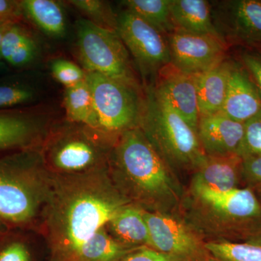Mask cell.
I'll use <instances>...</instances> for the list:
<instances>
[{"label": "cell", "instance_id": "cell-1", "mask_svg": "<svg viewBox=\"0 0 261 261\" xmlns=\"http://www.w3.org/2000/svg\"><path fill=\"white\" fill-rule=\"evenodd\" d=\"M46 226L57 261H66L130 203L106 167L58 178L48 191Z\"/></svg>", "mask_w": 261, "mask_h": 261}, {"label": "cell", "instance_id": "cell-2", "mask_svg": "<svg viewBox=\"0 0 261 261\" xmlns=\"http://www.w3.org/2000/svg\"><path fill=\"white\" fill-rule=\"evenodd\" d=\"M108 162L113 181L130 203L148 212L179 215L185 190L140 127L118 137Z\"/></svg>", "mask_w": 261, "mask_h": 261}, {"label": "cell", "instance_id": "cell-3", "mask_svg": "<svg viewBox=\"0 0 261 261\" xmlns=\"http://www.w3.org/2000/svg\"><path fill=\"white\" fill-rule=\"evenodd\" d=\"M179 216L205 242H246L261 231V205L247 187L221 192L190 183Z\"/></svg>", "mask_w": 261, "mask_h": 261}, {"label": "cell", "instance_id": "cell-4", "mask_svg": "<svg viewBox=\"0 0 261 261\" xmlns=\"http://www.w3.org/2000/svg\"><path fill=\"white\" fill-rule=\"evenodd\" d=\"M139 127L177 176L193 173L206 159L197 130L152 85L143 92Z\"/></svg>", "mask_w": 261, "mask_h": 261}, {"label": "cell", "instance_id": "cell-5", "mask_svg": "<svg viewBox=\"0 0 261 261\" xmlns=\"http://www.w3.org/2000/svg\"><path fill=\"white\" fill-rule=\"evenodd\" d=\"M72 124L48 135L43 146L44 162L65 175L106 167L114 142L98 130Z\"/></svg>", "mask_w": 261, "mask_h": 261}, {"label": "cell", "instance_id": "cell-6", "mask_svg": "<svg viewBox=\"0 0 261 261\" xmlns=\"http://www.w3.org/2000/svg\"><path fill=\"white\" fill-rule=\"evenodd\" d=\"M77 53L85 72L99 73L142 90L129 53L118 33L82 18L77 23Z\"/></svg>", "mask_w": 261, "mask_h": 261}, {"label": "cell", "instance_id": "cell-7", "mask_svg": "<svg viewBox=\"0 0 261 261\" xmlns=\"http://www.w3.org/2000/svg\"><path fill=\"white\" fill-rule=\"evenodd\" d=\"M98 121V132L116 143L122 134L139 126L143 92L99 73L86 72Z\"/></svg>", "mask_w": 261, "mask_h": 261}, {"label": "cell", "instance_id": "cell-8", "mask_svg": "<svg viewBox=\"0 0 261 261\" xmlns=\"http://www.w3.org/2000/svg\"><path fill=\"white\" fill-rule=\"evenodd\" d=\"M117 33L143 77L154 76L171 63L166 35L125 10L118 15Z\"/></svg>", "mask_w": 261, "mask_h": 261}, {"label": "cell", "instance_id": "cell-9", "mask_svg": "<svg viewBox=\"0 0 261 261\" xmlns=\"http://www.w3.org/2000/svg\"><path fill=\"white\" fill-rule=\"evenodd\" d=\"M15 160L0 161V217L20 224L34 217L49 190H43L46 189L32 178L34 171L20 167Z\"/></svg>", "mask_w": 261, "mask_h": 261}, {"label": "cell", "instance_id": "cell-10", "mask_svg": "<svg viewBox=\"0 0 261 261\" xmlns=\"http://www.w3.org/2000/svg\"><path fill=\"white\" fill-rule=\"evenodd\" d=\"M149 247L185 261H203L211 255L205 240L179 215L145 211Z\"/></svg>", "mask_w": 261, "mask_h": 261}, {"label": "cell", "instance_id": "cell-11", "mask_svg": "<svg viewBox=\"0 0 261 261\" xmlns=\"http://www.w3.org/2000/svg\"><path fill=\"white\" fill-rule=\"evenodd\" d=\"M211 8L216 31L228 47L261 50L260 0L211 2Z\"/></svg>", "mask_w": 261, "mask_h": 261}, {"label": "cell", "instance_id": "cell-12", "mask_svg": "<svg viewBox=\"0 0 261 261\" xmlns=\"http://www.w3.org/2000/svg\"><path fill=\"white\" fill-rule=\"evenodd\" d=\"M166 37L171 63L186 73L200 74L227 58L228 46L217 36L175 29Z\"/></svg>", "mask_w": 261, "mask_h": 261}, {"label": "cell", "instance_id": "cell-13", "mask_svg": "<svg viewBox=\"0 0 261 261\" xmlns=\"http://www.w3.org/2000/svg\"><path fill=\"white\" fill-rule=\"evenodd\" d=\"M30 108L0 110V151L32 149L49 135L50 116Z\"/></svg>", "mask_w": 261, "mask_h": 261}, {"label": "cell", "instance_id": "cell-14", "mask_svg": "<svg viewBox=\"0 0 261 261\" xmlns=\"http://www.w3.org/2000/svg\"><path fill=\"white\" fill-rule=\"evenodd\" d=\"M197 75L178 69L170 63L160 70L152 85L154 91L196 130L200 118Z\"/></svg>", "mask_w": 261, "mask_h": 261}, {"label": "cell", "instance_id": "cell-15", "mask_svg": "<svg viewBox=\"0 0 261 261\" xmlns=\"http://www.w3.org/2000/svg\"><path fill=\"white\" fill-rule=\"evenodd\" d=\"M197 135L207 156H241L245 123L235 121L221 112L200 116Z\"/></svg>", "mask_w": 261, "mask_h": 261}, {"label": "cell", "instance_id": "cell-16", "mask_svg": "<svg viewBox=\"0 0 261 261\" xmlns=\"http://www.w3.org/2000/svg\"><path fill=\"white\" fill-rule=\"evenodd\" d=\"M261 111V94L240 63L233 64L221 113L245 123Z\"/></svg>", "mask_w": 261, "mask_h": 261}, {"label": "cell", "instance_id": "cell-17", "mask_svg": "<svg viewBox=\"0 0 261 261\" xmlns=\"http://www.w3.org/2000/svg\"><path fill=\"white\" fill-rule=\"evenodd\" d=\"M243 159L239 154L207 156L192 173L190 183L216 192H228L243 184Z\"/></svg>", "mask_w": 261, "mask_h": 261}, {"label": "cell", "instance_id": "cell-18", "mask_svg": "<svg viewBox=\"0 0 261 261\" xmlns=\"http://www.w3.org/2000/svg\"><path fill=\"white\" fill-rule=\"evenodd\" d=\"M234 62L228 58L197 75V99L200 116L221 112Z\"/></svg>", "mask_w": 261, "mask_h": 261}, {"label": "cell", "instance_id": "cell-19", "mask_svg": "<svg viewBox=\"0 0 261 261\" xmlns=\"http://www.w3.org/2000/svg\"><path fill=\"white\" fill-rule=\"evenodd\" d=\"M107 227L118 243L132 248L149 247L148 226L145 210L133 203L122 207L108 223Z\"/></svg>", "mask_w": 261, "mask_h": 261}, {"label": "cell", "instance_id": "cell-20", "mask_svg": "<svg viewBox=\"0 0 261 261\" xmlns=\"http://www.w3.org/2000/svg\"><path fill=\"white\" fill-rule=\"evenodd\" d=\"M170 11L175 29L220 37L213 20L211 2L171 0Z\"/></svg>", "mask_w": 261, "mask_h": 261}, {"label": "cell", "instance_id": "cell-21", "mask_svg": "<svg viewBox=\"0 0 261 261\" xmlns=\"http://www.w3.org/2000/svg\"><path fill=\"white\" fill-rule=\"evenodd\" d=\"M118 243L108 232L99 229L66 261H119L137 249Z\"/></svg>", "mask_w": 261, "mask_h": 261}, {"label": "cell", "instance_id": "cell-22", "mask_svg": "<svg viewBox=\"0 0 261 261\" xmlns=\"http://www.w3.org/2000/svg\"><path fill=\"white\" fill-rule=\"evenodd\" d=\"M24 16L51 37L64 35L66 23L61 5L53 0H22Z\"/></svg>", "mask_w": 261, "mask_h": 261}, {"label": "cell", "instance_id": "cell-23", "mask_svg": "<svg viewBox=\"0 0 261 261\" xmlns=\"http://www.w3.org/2000/svg\"><path fill=\"white\" fill-rule=\"evenodd\" d=\"M63 105L68 121L98 130L93 99L85 80L74 87L65 88Z\"/></svg>", "mask_w": 261, "mask_h": 261}, {"label": "cell", "instance_id": "cell-24", "mask_svg": "<svg viewBox=\"0 0 261 261\" xmlns=\"http://www.w3.org/2000/svg\"><path fill=\"white\" fill-rule=\"evenodd\" d=\"M171 0H126V10L137 15L165 35L175 30L170 11Z\"/></svg>", "mask_w": 261, "mask_h": 261}, {"label": "cell", "instance_id": "cell-25", "mask_svg": "<svg viewBox=\"0 0 261 261\" xmlns=\"http://www.w3.org/2000/svg\"><path fill=\"white\" fill-rule=\"evenodd\" d=\"M205 247L219 261H261V246L247 242H206Z\"/></svg>", "mask_w": 261, "mask_h": 261}, {"label": "cell", "instance_id": "cell-26", "mask_svg": "<svg viewBox=\"0 0 261 261\" xmlns=\"http://www.w3.org/2000/svg\"><path fill=\"white\" fill-rule=\"evenodd\" d=\"M39 97V90L20 81L0 82V110L25 108Z\"/></svg>", "mask_w": 261, "mask_h": 261}, {"label": "cell", "instance_id": "cell-27", "mask_svg": "<svg viewBox=\"0 0 261 261\" xmlns=\"http://www.w3.org/2000/svg\"><path fill=\"white\" fill-rule=\"evenodd\" d=\"M84 13L87 19L101 28L117 32L118 16L108 3L100 0H71L68 2Z\"/></svg>", "mask_w": 261, "mask_h": 261}, {"label": "cell", "instance_id": "cell-28", "mask_svg": "<svg viewBox=\"0 0 261 261\" xmlns=\"http://www.w3.org/2000/svg\"><path fill=\"white\" fill-rule=\"evenodd\" d=\"M51 71L54 78L65 88L74 87L85 80V70L67 60L57 59L53 61Z\"/></svg>", "mask_w": 261, "mask_h": 261}, {"label": "cell", "instance_id": "cell-29", "mask_svg": "<svg viewBox=\"0 0 261 261\" xmlns=\"http://www.w3.org/2000/svg\"><path fill=\"white\" fill-rule=\"evenodd\" d=\"M261 155V111L245 123L241 156Z\"/></svg>", "mask_w": 261, "mask_h": 261}, {"label": "cell", "instance_id": "cell-30", "mask_svg": "<svg viewBox=\"0 0 261 261\" xmlns=\"http://www.w3.org/2000/svg\"><path fill=\"white\" fill-rule=\"evenodd\" d=\"M242 67L261 94V51L245 49L240 55Z\"/></svg>", "mask_w": 261, "mask_h": 261}, {"label": "cell", "instance_id": "cell-31", "mask_svg": "<svg viewBox=\"0 0 261 261\" xmlns=\"http://www.w3.org/2000/svg\"><path fill=\"white\" fill-rule=\"evenodd\" d=\"M37 43L32 37L21 43L12 53L6 62L16 68H21L30 64L37 56Z\"/></svg>", "mask_w": 261, "mask_h": 261}, {"label": "cell", "instance_id": "cell-32", "mask_svg": "<svg viewBox=\"0 0 261 261\" xmlns=\"http://www.w3.org/2000/svg\"><path fill=\"white\" fill-rule=\"evenodd\" d=\"M243 184L250 188L261 186V155L243 158Z\"/></svg>", "mask_w": 261, "mask_h": 261}, {"label": "cell", "instance_id": "cell-33", "mask_svg": "<svg viewBox=\"0 0 261 261\" xmlns=\"http://www.w3.org/2000/svg\"><path fill=\"white\" fill-rule=\"evenodd\" d=\"M119 261H185L151 248L142 247L134 250Z\"/></svg>", "mask_w": 261, "mask_h": 261}, {"label": "cell", "instance_id": "cell-34", "mask_svg": "<svg viewBox=\"0 0 261 261\" xmlns=\"http://www.w3.org/2000/svg\"><path fill=\"white\" fill-rule=\"evenodd\" d=\"M23 16L21 2L0 0V20L19 22Z\"/></svg>", "mask_w": 261, "mask_h": 261}, {"label": "cell", "instance_id": "cell-35", "mask_svg": "<svg viewBox=\"0 0 261 261\" xmlns=\"http://www.w3.org/2000/svg\"><path fill=\"white\" fill-rule=\"evenodd\" d=\"M30 255L27 247L20 243L8 245L0 252V261H29Z\"/></svg>", "mask_w": 261, "mask_h": 261}, {"label": "cell", "instance_id": "cell-36", "mask_svg": "<svg viewBox=\"0 0 261 261\" xmlns=\"http://www.w3.org/2000/svg\"><path fill=\"white\" fill-rule=\"evenodd\" d=\"M14 23H16V22L12 21V20H0V47H1L2 39H3L5 32H6L7 29L9 28L10 25ZM2 61L3 60H2L1 56H0V61Z\"/></svg>", "mask_w": 261, "mask_h": 261}, {"label": "cell", "instance_id": "cell-37", "mask_svg": "<svg viewBox=\"0 0 261 261\" xmlns=\"http://www.w3.org/2000/svg\"><path fill=\"white\" fill-rule=\"evenodd\" d=\"M247 243L255 244V245H260L261 246V231L257 233L256 235L252 237L250 240H247Z\"/></svg>", "mask_w": 261, "mask_h": 261}, {"label": "cell", "instance_id": "cell-38", "mask_svg": "<svg viewBox=\"0 0 261 261\" xmlns=\"http://www.w3.org/2000/svg\"><path fill=\"white\" fill-rule=\"evenodd\" d=\"M252 190L255 192V195H256L261 205V186L255 187V188H252Z\"/></svg>", "mask_w": 261, "mask_h": 261}, {"label": "cell", "instance_id": "cell-39", "mask_svg": "<svg viewBox=\"0 0 261 261\" xmlns=\"http://www.w3.org/2000/svg\"><path fill=\"white\" fill-rule=\"evenodd\" d=\"M203 261H219L217 260H216V259L214 258L213 257H211L210 258L207 259V260H203Z\"/></svg>", "mask_w": 261, "mask_h": 261}, {"label": "cell", "instance_id": "cell-40", "mask_svg": "<svg viewBox=\"0 0 261 261\" xmlns=\"http://www.w3.org/2000/svg\"><path fill=\"white\" fill-rule=\"evenodd\" d=\"M3 68H4V63H3L0 61V70L3 69Z\"/></svg>", "mask_w": 261, "mask_h": 261}, {"label": "cell", "instance_id": "cell-41", "mask_svg": "<svg viewBox=\"0 0 261 261\" xmlns=\"http://www.w3.org/2000/svg\"><path fill=\"white\" fill-rule=\"evenodd\" d=\"M261 51V50H260Z\"/></svg>", "mask_w": 261, "mask_h": 261}]
</instances>
